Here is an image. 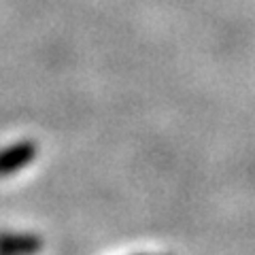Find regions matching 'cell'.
<instances>
[{"label":"cell","instance_id":"1","mask_svg":"<svg viewBox=\"0 0 255 255\" xmlns=\"http://www.w3.org/2000/svg\"><path fill=\"white\" fill-rule=\"evenodd\" d=\"M38 145L32 140H19L15 145L0 149V177H11V174L26 168L30 162L36 159Z\"/></svg>","mask_w":255,"mask_h":255},{"label":"cell","instance_id":"2","mask_svg":"<svg viewBox=\"0 0 255 255\" xmlns=\"http://www.w3.org/2000/svg\"><path fill=\"white\" fill-rule=\"evenodd\" d=\"M43 238L36 234H0V255H23L43 249Z\"/></svg>","mask_w":255,"mask_h":255}]
</instances>
